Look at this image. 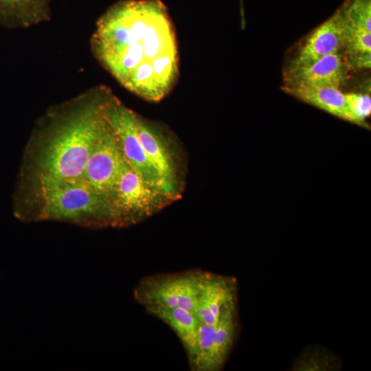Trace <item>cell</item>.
<instances>
[{
	"label": "cell",
	"instance_id": "1",
	"mask_svg": "<svg viewBox=\"0 0 371 371\" xmlns=\"http://www.w3.org/2000/svg\"><path fill=\"white\" fill-rule=\"evenodd\" d=\"M91 47L121 85L146 100H162L177 80L176 35L159 0H126L113 5L98 21Z\"/></svg>",
	"mask_w": 371,
	"mask_h": 371
},
{
	"label": "cell",
	"instance_id": "2",
	"mask_svg": "<svg viewBox=\"0 0 371 371\" xmlns=\"http://www.w3.org/2000/svg\"><path fill=\"white\" fill-rule=\"evenodd\" d=\"M111 95L106 88H95L49 110L29 141L20 177L82 178L108 125L106 110Z\"/></svg>",
	"mask_w": 371,
	"mask_h": 371
},
{
	"label": "cell",
	"instance_id": "3",
	"mask_svg": "<svg viewBox=\"0 0 371 371\" xmlns=\"http://www.w3.org/2000/svg\"><path fill=\"white\" fill-rule=\"evenodd\" d=\"M14 213L25 222L56 221L88 227L117 226L111 201L82 178L20 177Z\"/></svg>",
	"mask_w": 371,
	"mask_h": 371
},
{
	"label": "cell",
	"instance_id": "4",
	"mask_svg": "<svg viewBox=\"0 0 371 371\" xmlns=\"http://www.w3.org/2000/svg\"><path fill=\"white\" fill-rule=\"evenodd\" d=\"M205 272L195 270L146 278L135 288V297L150 313L173 308L194 312Z\"/></svg>",
	"mask_w": 371,
	"mask_h": 371
},
{
	"label": "cell",
	"instance_id": "5",
	"mask_svg": "<svg viewBox=\"0 0 371 371\" xmlns=\"http://www.w3.org/2000/svg\"><path fill=\"white\" fill-rule=\"evenodd\" d=\"M106 113L128 165L148 184L170 199L175 198L176 193L161 179L144 152L136 131V113L126 107L113 94L108 102Z\"/></svg>",
	"mask_w": 371,
	"mask_h": 371
},
{
	"label": "cell",
	"instance_id": "6",
	"mask_svg": "<svg viewBox=\"0 0 371 371\" xmlns=\"http://www.w3.org/2000/svg\"><path fill=\"white\" fill-rule=\"evenodd\" d=\"M170 199L148 184L126 162L117 181L112 204L117 226L137 222L162 207Z\"/></svg>",
	"mask_w": 371,
	"mask_h": 371
},
{
	"label": "cell",
	"instance_id": "7",
	"mask_svg": "<svg viewBox=\"0 0 371 371\" xmlns=\"http://www.w3.org/2000/svg\"><path fill=\"white\" fill-rule=\"evenodd\" d=\"M236 300L226 304L216 325L200 324L196 362L202 371H218L225 364L237 330Z\"/></svg>",
	"mask_w": 371,
	"mask_h": 371
},
{
	"label": "cell",
	"instance_id": "8",
	"mask_svg": "<svg viewBox=\"0 0 371 371\" xmlns=\"http://www.w3.org/2000/svg\"><path fill=\"white\" fill-rule=\"evenodd\" d=\"M126 164L120 142L108 121L89 157L82 179L112 203L117 181Z\"/></svg>",
	"mask_w": 371,
	"mask_h": 371
},
{
	"label": "cell",
	"instance_id": "9",
	"mask_svg": "<svg viewBox=\"0 0 371 371\" xmlns=\"http://www.w3.org/2000/svg\"><path fill=\"white\" fill-rule=\"evenodd\" d=\"M346 66L341 51L326 55L306 65L289 66L284 73V86H330L339 88L347 80Z\"/></svg>",
	"mask_w": 371,
	"mask_h": 371
},
{
	"label": "cell",
	"instance_id": "10",
	"mask_svg": "<svg viewBox=\"0 0 371 371\" xmlns=\"http://www.w3.org/2000/svg\"><path fill=\"white\" fill-rule=\"evenodd\" d=\"M236 300V280L206 271L194 313L200 324L216 325L223 306Z\"/></svg>",
	"mask_w": 371,
	"mask_h": 371
},
{
	"label": "cell",
	"instance_id": "11",
	"mask_svg": "<svg viewBox=\"0 0 371 371\" xmlns=\"http://www.w3.org/2000/svg\"><path fill=\"white\" fill-rule=\"evenodd\" d=\"M343 21L339 9L309 35L289 66L299 67L341 51Z\"/></svg>",
	"mask_w": 371,
	"mask_h": 371
},
{
	"label": "cell",
	"instance_id": "12",
	"mask_svg": "<svg viewBox=\"0 0 371 371\" xmlns=\"http://www.w3.org/2000/svg\"><path fill=\"white\" fill-rule=\"evenodd\" d=\"M137 136L151 165L159 176L176 193V169L163 135L154 125L135 115Z\"/></svg>",
	"mask_w": 371,
	"mask_h": 371
},
{
	"label": "cell",
	"instance_id": "13",
	"mask_svg": "<svg viewBox=\"0 0 371 371\" xmlns=\"http://www.w3.org/2000/svg\"><path fill=\"white\" fill-rule=\"evenodd\" d=\"M50 0H0V24L27 27L49 19Z\"/></svg>",
	"mask_w": 371,
	"mask_h": 371
},
{
	"label": "cell",
	"instance_id": "14",
	"mask_svg": "<svg viewBox=\"0 0 371 371\" xmlns=\"http://www.w3.org/2000/svg\"><path fill=\"white\" fill-rule=\"evenodd\" d=\"M284 91L299 100L348 121L345 94L330 86H284Z\"/></svg>",
	"mask_w": 371,
	"mask_h": 371
},
{
	"label": "cell",
	"instance_id": "15",
	"mask_svg": "<svg viewBox=\"0 0 371 371\" xmlns=\"http://www.w3.org/2000/svg\"><path fill=\"white\" fill-rule=\"evenodd\" d=\"M166 324L181 341L191 365L197 347L200 322L194 313L183 308L158 309L150 313Z\"/></svg>",
	"mask_w": 371,
	"mask_h": 371
},
{
	"label": "cell",
	"instance_id": "16",
	"mask_svg": "<svg viewBox=\"0 0 371 371\" xmlns=\"http://www.w3.org/2000/svg\"><path fill=\"white\" fill-rule=\"evenodd\" d=\"M341 367V360L335 354L321 346L307 348L296 359L291 370L327 371L337 370Z\"/></svg>",
	"mask_w": 371,
	"mask_h": 371
},
{
	"label": "cell",
	"instance_id": "17",
	"mask_svg": "<svg viewBox=\"0 0 371 371\" xmlns=\"http://www.w3.org/2000/svg\"><path fill=\"white\" fill-rule=\"evenodd\" d=\"M341 16L343 21L342 48L345 49L346 54L371 52V32L351 25L345 20L342 13Z\"/></svg>",
	"mask_w": 371,
	"mask_h": 371
},
{
	"label": "cell",
	"instance_id": "18",
	"mask_svg": "<svg viewBox=\"0 0 371 371\" xmlns=\"http://www.w3.org/2000/svg\"><path fill=\"white\" fill-rule=\"evenodd\" d=\"M339 9L347 22L371 32V0H346Z\"/></svg>",
	"mask_w": 371,
	"mask_h": 371
},
{
	"label": "cell",
	"instance_id": "19",
	"mask_svg": "<svg viewBox=\"0 0 371 371\" xmlns=\"http://www.w3.org/2000/svg\"><path fill=\"white\" fill-rule=\"evenodd\" d=\"M348 121L363 125L364 120L371 113L370 96L363 93H349L345 94Z\"/></svg>",
	"mask_w": 371,
	"mask_h": 371
},
{
	"label": "cell",
	"instance_id": "20",
	"mask_svg": "<svg viewBox=\"0 0 371 371\" xmlns=\"http://www.w3.org/2000/svg\"><path fill=\"white\" fill-rule=\"evenodd\" d=\"M346 62L353 69H370L371 67V52L357 53L346 55Z\"/></svg>",
	"mask_w": 371,
	"mask_h": 371
}]
</instances>
